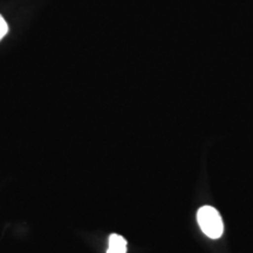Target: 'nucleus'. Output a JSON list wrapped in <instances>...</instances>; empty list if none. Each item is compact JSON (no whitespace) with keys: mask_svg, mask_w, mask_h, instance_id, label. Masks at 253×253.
<instances>
[{"mask_svg":"<svg viewBox=\"0 0 253 253\" xmlns=\"http://www.w3.org/2000/svg\"><path fill=\"white\" fill-rule=\"evenodd\" d=\"M197 221L199 227L211 239L220 238L224 232V224L220 213L217 209L210 205L202 207L197 212Z\"/></svg>","mask_w":253,"mask_h":253,"instance_id":"1","label":"nucleus"},{"mask_svg":"<svg viewBox=\"0 0 253 253\" xmlns=\"http://www.w3.org/2000/svg\"><path fill=\"white\" fill-rule=\"evenodd\" d=\"M107 253H126V240L116 233L110 235Z\"/></svg>","mask_w":253,"mask_h":253,"instance_id":"2","label":"nucleus"},{"mask_svg":"<svg viewBox=\"0 0 253 253\" xmlns=\"http://www.w3.org/2000/svg\"><path fill=\"white\" fill-rule=\"evenodd\" d=\"M7 32H8V25L5 21V19L2 18V15L0 14V41L2 40V38H4L6 34H7Z\"/></svg>","mask_w":253,"mask_h":253,"instance_id":"3","label":"nucleus"}]
</instances>
